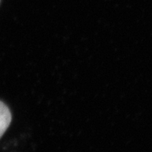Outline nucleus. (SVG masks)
<instances>
[{"label":"nucleus","mask_w":152,"mask_h":152,"mask_svg":"<svg viewBox=\"0 0 152 152\" xmlns=\"http://www.w3.org/2000/svg\"><path fill=\"white\" fill-rule=\"evenodd\" d=\"M11 122L10 110L6 104L0 101V139L7 131Z\"/></svg>","instance_id":"f257e3e1"}]
</instances>
